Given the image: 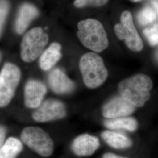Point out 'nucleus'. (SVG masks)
Masks as SVG:
<instances>
[{
  "label": "nucleus",
  "mask_w": 158,
  "mask_h": 158,
  "mask_svg": "<svg viewBox=\"0 0 158 158\" xmlns=\"http://www.w3.org/2000/svg\"><path fill=\"white\" fill-rule=\"evenodd\" d=\"M152 81L145 74H139L125 79L118 85L120 96L135 107H142L151 97Z\"/></svg>",
  "instance_id": "1"
},
{
  "label": "nucleus",
  "mask_w": 158,
  "mask_h": 158,
  "mask_svg": "<svg viewBox=\"0 0 158 158\" xmlns=\"http://www.w3.org/2000/svg\"><path fill=\"white\" fill-rule=\"evenodd\" d=\"M77 36L81 43L95 52H102L108 46L107 33L101 23L93 19L79 22Z\"/></svg>",
  "instance_id": "2"
},
{
  "label": "nucleus",
  "mask_w": 158,
  "mask_h": 158,
  "mask_svg": "<svg viewBox=\"0 0 158 158\" xmlns=\"http://www.w3.org/2000/svg\"><path fill=\"white\" fill-rule=\"evenodd\" d=\"M79 68L86 87L96 89L102 85L108 77V71L101 57L94 52H88L81 57Z\"/></svg>",
  "instance_id": "3"
},
{
  "label": "nucleus",
  "mask_w": 158,
  "mask_h": 158,
  "mask_svg": "<svg viewBox=\"0 0 158 158\" xmlns=\"http://www.w3.org/2000/svg\"><path fill=\"white\" fill-rule=\"evenodd\" d=\"M49 40L48 35L40 28L32 29L25 34L21 44V58L31 62L40 56Z\"/></svg>",
  "instance_id": "4"
},
{
  "label": "nucleus",
  "mask_w": 158,
  "mask_h": 158,
  "mask_svg": "<svg viewBox=\"0 0 158 158\" xmlns=\"http://www.w3.org/2000/svg\"><path fill=\"white\" fill-rule=\"evenodd\" d=\"M21 139L24 143L42 156H49L53 151V142L50 136L39 127L25 128L21 133Z\"/></svg>",
  "instance_id": "5"
},
{
  "label": "nucleus",
  "mask_w": 158,
  "mask_h": 158,
  "mask_svg": "<svg viewBox=\"0 0 158 158\" xmlns=\"http://www.w3.org/2000/svg\"><path fill=\"white\" fill-rule=\"evenodd\" d=\"M114 31L120 40H124L128 48L131 51L140 52L143 44L136 29L131 12H123L121 15V23L114 27Z\"/></svg>",
  "instance_id": "6"
},
{
  "label": "nucleus",
  "mask_w": 158,
  "mask_h": 158,
  "mask_svg": "<svg viewBox=\"0 0 158 158\" xmlns=\"http://www.w3.org/2000/svg\"><path fill=\"white\" fill-rule=\"evenodd\" d=\"M20 78L19 68L11 63H6L0 73V107L11 102Z\"/></svg>",
  "instance_id": "7"
},
{
  "label": "nucleus",
  "mask_w": 158,
  "mask_h": 158,
  "mask_svg": "<svg viewBox=\"0 0 158 158\" xmlns=\"http://www.w3.org/2000/svg\"><path fill=\"white\" fill-rule=\"evenodd\" d=\"M66 114L63 103L55 100H48L40 105L34 111L32 117L38 122H48L62 119Z\"/></svg>",
  "instance_id": "8"
},
{
  "label": "nucleus",
  "mask_w": 158,
  "mask_h": 158,
  "mask_svg": "<svg viewBox=\"0 0 158 158\" xmlns=\"http://www.w3.org/2000/svg\"><path fill=\"white\" fill-rule=\"evenodd\" d=\"M136 107L121 96L111 98L102 108V115L107 119L128 117L135 111Z\"/></svg>",
  "instance_id": "9"
},
{
  "label": "nucleus",
  "mask_w": 158,
  "mask_h": 158,
  "mask_svg": "<svg viewBox=\"0 0 158 158\" xmlns=\"http://www.w3.org/2000/svg\"><path fill=\"white\" fill-rule=\"evenodd\" d=\"M99 147L100 141L98 138L87 134L78 136L72 145L74 153L79 156H91Z\"/></svg>",
  "instance_id": "10"
},
{
  "label": "nucleus",
  "mask_w": 158,
  "mask_h": 158,
  "mask_svg": "<svg viewBox=\"0 0 158 158\" xmlns=\"http://www.w3.org/2000/svg\"><path fill=\"white\" fill-rule=\"evenodd\" d=\"M46 91L45 85L42 83L35 80L28 81L25 89V102L26 106L31 108L39 107Z\"/></svg>",
  "instance_id": "11"
},
{
  "label": "nucleus",
  "mask_w": 158,
  "mask_h": 158,
  "mask_svg": "<svg viewBox=\"0 0 158 158\" xmlns=\"http://www.w3.org/2000/svg\"><path fill=\"white\" fill-rule=\"evenodd\" d=\"M49 83L52 90L57 94H66L75 88L73 81L59 69L53 70L49 76Z\"/></svg>",
  "instance_id": "12"
},
{
  "label": "nucleus",
  "mask_w": 158,
  "mask_h": 158,
  "mask_svg": "<svg viewBox=\"0 0 158 158\" xmlns=\"http://www.w3.org/2000/svg\"><path fill=\"white\" fill-rule=\"evenodd\" d=\"M39 14L38 9L32 5L25 4L19 9L15 21V29L17 33L23 34L30 23Z\"/></svg>",
  "instance_id": "13"
},
{
  "label": "nucleus",
  "mask_w": 158,
  "mask_h": 158,
  "mask_svg": "<svg viewBox=\"0 0 158 158\" xmlns=\"http://www.w3.org/2000/svg\"><path fill=\"white\" fill-rule=\"evenodd\" d=\"M61 46L57 43H53L40 57V65L44 70L51 69L61 58Z\"/></svg>",
  "instance_id": "14"
},
{
  "label": "nucleus",
  "mask_w": 158,
  "mask_h": 158,
  "mask_svg": "<svg viewBox=\"0 0 158 158\" xmlns=\"http://www.w3.org/2000/svg\"><path fill=\"white\" fill-rule=\"evenodd\" d=\"M102 138L109 146L115 149H125L131 147L132 142L130 138L124 134L112 131L102 132Z\"/></svg>",
  "instance_id": "15"
},
{
  "label": "nucleus",
  "mask_w": 158,
  "mask_h": 158,
  "mask_svg": "<svg viewBox=\"0 0 158 158\" xmlns=\"http://www.w3.org/2000/svg\"><path fill=\"white\" fill-rule=\"evenodd\" d=\"M104 125L110 130H124L131 132L138 128V122L132 117H125L115 119H108L104 121Z\"/></svg>",
  "instance_id": "16"
},
{
  "label": "nucleus",
  "mask_w": 158,
  "mask_h": 158,
  "mask_svg": "<svg viewBox=\"0 0 158 158\" xmlns=\"http://www.w3.org/2000/svg\"><path fill=\"white\" fill-rule=\"evenodd\" d=\"M22 149L21 142L15 138H10L0 148V158H15Z\"/></svg>",
  "instance_id": "17"
},
{
  "label": "nucleus",
  "mask_w": 158,
  "mask_h": 158,
  "mask_svg": "<svg viewBox=\"0 0 158 158\" xmlns=\"http://www.w3.org/2000/svg\"><path fill=\"white\" fill-rule=\"evenodd\" d=\"M156 18V14L155 10L147 6L138 12L137 19L142 25H147L152 23Z\"/></svg>",
  "instance_id": "18"
},
{
  "label": "nucleus",
  "mask_w": 158,
  "mask_h": 158,
  "mask_svg": "<svg viewBox=\"0 0 158 158\" xmlns=\"http://www.w3.org/2000/svg\"><path fill=\"white\" fill-rule=\"evenodd\" d=\"M143 35L151 45H158V24H155L151 27L145 29Z\"/></svg>",
  "instance_id": "19"
},
{
  "label": "nucleus",
  "mask_w": 158,
  "mask_h": 158,
  "mask_svg": "<svg viewBox=\"0 0 158 158\" xmlns=\"http://www.w3.org/2000/svg\"><path fill=\"white\" fill-rule=\"evenodd\" d=\"M108 0H75L74 6L77 8H83L88 6H101L105 5Z\"/></svg>",
  "instance_id": "20"
},
{
  "label": "nucleus",
  "mask_w": 158,
  "mask_h": 158,
  "mask_svg": "<svg viewBox=\"0 0 158 158\" xmlns=\"http://www.w3.org/2000/svg\"><path fill=\"white\" fill-rule=\"evenodd\" d=\"M9 10V4L6 0H0V32L6 21Z\"/></svg>",
  "instance_id": "21"
},
{
  "label": "nucleus",
  "mask_w": 158,
  "mask_h": 158,
  "mask_svg": "<svg viewBox=\"0 0 158 158\" xmlns=\"http://www.w3.org/2000/svg\"><path fill=\"white\" fill-rule=\"evenodd\" d=\"M6 136V130L5 128L0 125V148L2 146V144L5 139Z\"/></svg>",
  "instance_id": "22"
},
{
  "label": "nucleus",
  "mask_w": 158,
  "mask_h": 158,
  "mask_svg": "<svg viewBox=\"0 0 158 158\" xmlns=\"http://www.w3.org/2000/svg\"><path fill=\"white\" fill-rule=\"evenodd\" d=\"M102 158H126L123 156H120L118 155H117L113 153H105Z\"/></svg>",
  "instance_id": "23"
},
{
  "label": "nucleus",
  "mask_w": 158,
  "mask_h": 158,
  "mask_svg": "<svg viewBox=\"0 0 158 158\" xmlns=\"http://www.w3.org/2000/svg\"><path fill=\"white\" fill-rule=\"evenodd\" d=\"M151 4L155 9L156 14H158V0H152Z\"/></svg>",
  "instance_id": "24"
},
{
  "label": "nucleus",
  "mask_w": 158,
  "mask_h": 158,
  "mask_svg": "<svg viewBox=\"0 0 158 158\" xmlns=\"http://www.w3.org/2000/svg\"><path fill=\"white\" fill-rule=\"evenodd\" d=\"M155 57L156 60L158 62V49H157V51H156V52H155Z\"/></svg>",
  "instance_id": "25"
},
{
  "label": "nucleus",
  "mask_w": 158,
  "mask_h": 158,
  "mask_svg": "<svg viewBox=\"0 0 158 158\" xmlns=\"http://www.w3.org/2000/svg\"><path fill=\"white\" fill-rule=\"evenodd\" d=\"M131 1H132V2H139V1H141V0H131Z\"/></svg>",
  "instance_id": "26"
}]
</instances>
